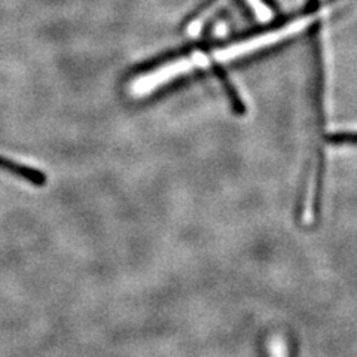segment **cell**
<instances>
[{"label": "cell", "instance_id": "6da1fadb", "mask_svg": "<svg viewBox=\"0 0 357 357\" xmlns=\"http://www.w3.org/2000/svg\"><path fill=\"white\" fill-rule=\"evenodd\" d=\"M0 169L6 170L9 173H14L15 176L24 178V181L36 185V186H43L45 183H47V177H45V174L42 172L30 169V167H27V165H21L18 162L9 161L6 158H0Z\"/></svg>", "mask_w": 357, "mask_h": 357}, {"label": "cell", "instance_id": "7a4b0ae2", "mask_svg": "<svg viewBox=\"0 0 357 357\" xmlns=\"http://www.w3.org/2000/svg\"><path fill=\"white\" fill-rule=\"evenodd\" d=\"M215 70H216L215 75H216V77L219 79V82L222 84L223 88H225V91H227V96H228V100H229L232 110L236 112L237 115H244V114H245V105H244V102L241 100V97H240L237 89L234 88L232 82L229 81L228 75H227L225 72H223V69H222V67H219V66H215Z\"/></svg>", "mask_w": 357, "mask_h": 357}, {"label": "cell", "instance_id": "3957f363", "mask_svg": "<svg viewBox=\"0 0 357 357\" xmlns=\"http://www.w3.org/2000/svg\"><path fill=\"white\" fill-rule=\"evenodd\" d=\"M325 142L332 146H357L356 131H337L325 134Z\"/></svg>", "mask_w": 357, "mask_h": 357}, {"label": "cell", "instance_id": "277c9868", "mask_svg": "<svg viewBox=\"0 0 357 357\" xmlns=\"http://www.w3.org/2000/svg\"><path fill=\"white\" fill-rule=\"evenodd\" d=\"M259 2H262L268 9L273 10L274 14H280V6H278L275 0H259Z\"/></svg>", "mask_w": 357, "mask_h": 357}, {"label": "cell", "instance_id": "5b68a950", "mask_svg": "<svg viewBox=\"0 0 357 357\" xmlns=\"http://www.w3.org/2000/svg\"><path fill=\"white\" fill-rule=\"evenodd\" d=\"M337 2H340V0H325V2H323V6L332 5V3H337Z\"/></svg>", "mask_w": 357, "mask_h": 357}]
</instances>
